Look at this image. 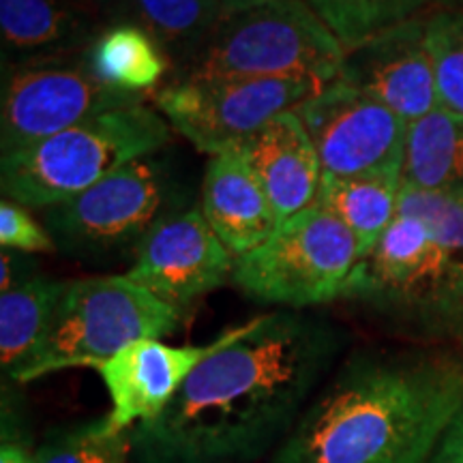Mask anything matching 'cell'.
<instances>
[{"instance_id":"4fadbf2b","label":"cell","mask_w":463,"mask_h":463,"mask_svg":"<svg viewBox=\"0 0 463 463\" xmlns=\"http://www.w3.org/2000/svg\"><path fill=\"white\" fill-rule=\"evenodd\" d=\"M234 256L213 232L200 206L183 208L153 225L127 277L183 311L232 277Z\"/></svg>"},{"instance_id":"cb8c5ba5","label":"cell","mask_w":463,"mask_h":463,"mask_svg":"<svg viewBox=\"0 0 463 463\" xmlns=\"http://www.w3.org/2000/svg\"><path fill=\"white\" fill-rule=\"evenodd\" d=\"M425 39L439 108L463 118V5L439 9L427 17Z\"/></svg>"},{"instance_id":"9c48e42d","label":"cell","mask_w":463,"mask_h":463,"mask_svg":"<svg viewBox=\"0 0 463 463\" xmlns=\"http://www.w3.org/2000/svg\"><path fill=\"white\" fill-rule=\"evenodd\" d=\"M320 89L303 80H172L155 92V108L191 146L215 157Z\"/></svg>"},{"instance_id":"3957f363","label":"cell","mask_w":463,"mask_h":463,"mask_svg":"<svg viewBox=\"0 0 463 463\" xmlns=\"http://www.w3.org/2000/svg\"><path fill=\"white\" fill-rule=\"evenodd\" d=\"M345 48L307 0H228L223 14L172 80L339 78Z\"/></svg>"},{"instance_id":"5bb4252c","label":"cell","mask_w":463,"mask_h":463,"mask_svg":"<svg viewBox=\"0 0 463 463\" xmlns=\"http://www.w3.org/2000/svg\"><path fill=\"white\" fill-rule=\"evenodd\" d=\"M427 17L391 28L347 50L339 73L344 82L392 109L405 123L439 108L425 39Z\"/></svg>"},{"instance_id":"52a82bcc","label":"cell","mask_w":463,"mask_h":463,"mask_svg":"<svg viewBox=\"0 0 463 463\" xmlns=\"http://www.w3.org/2000/svg\"><path fill=\"white\" fill-rule=\"evenodd\" d=\"M172 165L157 155L109 174L62 204L45 208L43 225L58 251L73 258H109L137 251L161 219L184 208Z\"/></svg>"},{"instance_id":"2e32d148","label":"cell","mask_w":463,"mask_h":463,"mask_svg":"<svg viewBox=\"0 0 463 463\" xmlns=\"http://www.w3.org/2000/svg\"><path fill=\"white\" fill-rule=\"evenodd\" d=\"M106 24L86 0H0L3 62L80 56Z\"/></svg>"},{"instance_id":"4dcf8cb0","label":"cell","mask_w":463,"mask_h":463,"mask_svg":"<svg viewBox=\"0 0 463 463\" xmlns=\"http://www.w3.org/2000/svg\"><path fill=\"white\" fill-rule=\"evenodd\" d=\"M92 9L99 14L106 22H112V17L118 14V9L123 7L127 0H86Z\"/></svg>"},{"instance_id":"7a4b0ae2","label":"cell","mask_w":463,"mask_h":463,"mask_svg":"<svg viewBox=\"0 0 463 463\" xmlns=\"http://www.w3.org/2000/svg\"><path fill=\"white\" fill-rule=\"evenodd\" d=\"M461 408V363L361 354L307 405L273 463H430Z\"/></svg>"},{"instance_id":"ffe728a7","label":"cell","mask_w":463,"mask_h":463,"mask_svg":"<svg viewBox=\"0 0 463 463\" xmlns=\"http://www.w3.org/2000/svg\"><path fill=\"white\" fill-rule=\"evenodd\" d=\"M69 281L34 275L0 292V364L9 378L28 363L48 335Z\"/></svg>"},{"instance_id":"f1b7e54d","label":"cell","mask_w":463,"mask_h":463,"mask_svg":"<svg viewBox=\"0 0 463 463\" xmlns=\"http://www.w3.org/2000/svg\"><path fill=\"white\" fill-rule=\"evenodd\" d=\"M22 270H24V262L17 256V251L3 249V256H0V292H7V289L20 286L22 281L31 279V277H22Z\"/></svg>"},{"instance_id":"ac0fdd59","label":"cell","mask_w":463,"mask_h":463,"mask_svg":"<svg viewBox=\"0 0 463 463\" xmlns=\"http://www.w3.org/2000/svg\"><path fill=\"white\" fill-rule=\"evenodd\" d=\"M84 61L99 82L129 95L146 97L157 89L174 62L146 28L133 22H108L84 52Z\"/></svg>"},{"instance_id":"603a6c76","label":"cell","mask_w":463,"mask_h":463,"mask_svg":"<svg viewBox=\"0 0 463 463\" xmlns=\"http://www.w3.org/2000/svg\"><path fill=\"white\" fill-rule=\"evenodd\" d=\"M331 28L345 52L408 22L439 9L461 7L463 0H307Z\"/></svg>"},{"instance_id":"7c38bea8","label":"cell","mask_w":463,"mask_h":463,"mask_svg":"<svg viewBox=\"0 0 463 463\" xmlns=\"http://www.w3.org/2000/svg\"><path fill=\"white\" fill-rule=\"evenodd\" d=\"M260 317L232 326L202 345H170L161 339L133 341L97 364L112 403L106 414L109 430L133 431L142 422L157 419L208 356L251 333Z\"/></svg>"},{"instance_id":"30bf717a","label":"cell","mask_w":463,"mask_h":463,"mask_svg":"<svg viewBox=\"0 0 463 463\" xmlns=\"http://www.w3.org/2000/svg\"><path fill=\"white\" fill-rule=\"evenodd\" d=\"M146 97L109 89L92 75L84 54L5 67L0 99V153L28 148L109 109Z\"/></svg>"},{"instance_id":"7402d4cb","label":"cell","mask_w":463,"mask_h":463,"mask_svg":"<svg viewBox=\"0 0 463 463\" xmlns=\"http://www.w3.org/2000/svg\"><path fill=\"white\" fill-rule=\"evenodd\" d=\"M225 5L228 0H127L112 22L146 28L170 54L176 71L208 37Z\"/></svg>"},{"instance_id":"f546056e","label":"cell","mask_w":463,"mask_h":463,"mask_svg":"<svg viewBox=\"0 0 463 463\" xmlns=\"http://www.w3.org/2000/svg\"><path fill=\"white\" fill-rule=\"evenodd\" d=\"M0 463H37V457L28 453L26 447L5 439L0 447Z\"/></svg>"},{"instance_id":"4316f807","label":"cell","mask_w":463,"mask_h":463,"mask_svg":"<svg viewBox=\"0 0 463 463\" xmlns=\"http://www.w3.org/2000/svg\"><path fill=\"white\" fill-rule=\"evenodd\" d=\"M0 245L24 256L58 251L48 228L39 223L26 206L7 198L0 202Z\"/></svg>"},{"instance_id":"6da1fadb","label":"cell","mask_w":463,"mask_h":463,"mask_svg":"<svg viewBox=\"0 0 463 463\" xmlns=\"http://www.w3.org/2000/svg\"><path fill=\"white\" fill-rule=\"evenodd\" d=\"M337 328L273 311L189 375L157 419L129 431L133 463H251L283 444L333 367Z\"/></svg>"},{"instance_id":"9a60e30c","label":"cell","mask_w":463,"mask_h":463,"mask_svg":"<svg viewBox=\"0 0 463 463\" xmlns=\"http://www.w3.org/2000/svg\"><path fill=\"white\" fill-rule=\"evenodd\" d=\"M234 150L262 184L279 223L316 204L324 178L322 164L294 109L277 116Z\"/></svg>"},{"instance_id":"8992f818","label":"cell","mask_w":463,"mask_h":463,"mask_svg":"<svg viewBox=\"0 0 463 463\" xmlns=\"http://www.w3.org/2000/svg\"><path fill=\"white\" fill-rule=\"evenodd\" d=\"M361 260L354 234L314 204L283 219L269 241L236 258L232 281L247 297L297 311L344 298Z\"/></svg>"},{"instance_id":"5b68a950","label":"cell","mask_w":463,"mask_h":463,"mask_svg":"<svg viewBox=\"0 0 463 463\" xmlns=\"http://www.w3.org/2000/svg\"><path fill=\"white\" fill-rule=\"evenodd\" d=\"M181 320V311L127 275L69 281L42 345L11 380L26 384L67 369H95L133 341L167 337Z\"/></svg>"},{"instance_id":"484cf974","label":"cell","mask_w":463,"mask_h":463,"mask_svg":"<svg viewBox=\"0 0 463 463\" xmlns=\"http://www.w3.org/2000/svg\"><path fill=\"white\" fill-rule=\"evenodd\" d=\"M37 463H129V431H112L106 416L61 433L34 453Z\"/></svg>"},{"instance_id":"44dd1931","label":"cell","mask_w":463,"mask_h":463,"mask_svg":"<svg viewBox=\"0 0 463 463\" xmlns=\"http://www.w3.org/2000/svg\"><path fill=\"white\" fill-rule=\"evenodd\" d=\"M399 176H324L316 204L354 234L361 256L378 245L399 211Z\"/></svg>"},{"instance_id":"d4e9b609","label":"cell","mask_w":463,"mask_h":463,"mask_svg":"<svg viewBox=\"0 0 463 463\" xmlns=\"http://www.w3.org/2000/svg\"><path fill=\"white\" fill-rule=\"evenodd\" d=\"M397 213L420 219L463 277V189L420 191L402 184Z\"/></svg>"},{"instance_id":"ba28073f","label":"cell","mask_w":463,"mask_h":463,"mask_svg":"<svg viewBox=\"0 0 463 463\" xmlns=\"http://www.w3.org/2000/svg\"><path fill=\"white\" fill-rule=\"evenodd\" d=\"M344 298L427 326L463 322V277L430 228L402 213L358 262Z\"/></svg>"},{"instance_id":"d6986e66","label":"cell","mask_w":463,"mask_h":463,"mask_svg":"<svg viewBox=\"0 0 463 463\" xmlns=\"http://www.w3.org/2000/svg\"><path fill=\"white\" fill-rule=\"evenodd\" d=\"M402 184L420 191L463 189V118L444 108L408 123Z\"/></svg>"},{"instance_id":"83f0119b","label":"cell","mask_w":463,"mask_h":463,"mask_svg":"<svg viewBox=\"0 0 463 463\" xmlns=\"http://www.w3.org/2000/svg\"><path fill=\"white\" fill-rule=\"evenodd\" d=\"M430 463H463V408L439 439Z\"/></svg>"},{"instance_id":"8fae6325","label":"cell","mask_w":463,"mask_h":463,"mask_svg":"<svg viewBox=\"0 0 463 463\" xmlns=\"http://www.w3.org/2000/svg\"><path fill=\"white\" fill-rule=\"evenodd\" d=\"M320 157L324 176H399L408 123L337 78L294 109Z\"/></svg>"},{"instance_id":"e0dca14e","label":"cell","mask_w":463,"mask_h":463,"mask_svg":"<svg viewBox=\"0 0 463 463\" xmlns=\"http://www.w3.org/2000/svg\"><path fill=\"white\" fill-rule=\"evenodd\" d=\"M200 211L234 260L269 241L279 225L262 184L234 148L208 161Z\"/></svg>"},{"instance_id":"277c9868","label":"cell","mask_w":463,"mask_h":463,"mask_svg":"<svg viewBox=\"0 0 463 463\" xmlns=\"http://www.w3.org/2000/svg\"><path fill=\"white\" fill-rule=\"evenodd\" d=\"M172 127L146 103L118 108L0 157L3 198L28 211L62 204L172 142Z\"/></svg>"}]
</instances>
